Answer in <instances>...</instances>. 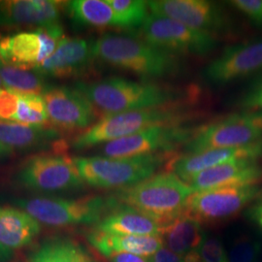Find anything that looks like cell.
<instances>
[{"label":"cell","instance_id":"33","mask_svg":"<svg viewBox=\"0 0 262 262\" xmlns=\"http://www.w3.org/2000/svg\"><path fill=\"white\" fill-rule=\"evenodd\" d=\"M230 4L250 19L253 25L262 28V0H234Z\"/></svg>","mask_w":262,"mask_h":262},{"label":"cell","instance_id":"30","mask_svg":"<svg viewBox=\"0 0 262 262\" xmlns=\"http://www.w3.org/2000/svg\"><path fill=\"white\" fill-rule=\"evenodd\" d=\"M260 254L261 244L249 236L237 238L227 253L229 262H258Z\"/></svg>","mask_w":262,"mask_h":262},{"label":"cell","instance_id":"42","mask_svg":"<svg viewBox=\"0 0 262 262\" xmlns=\"http://www.w3.org/2000/svg\"><path fill=\"white\" fill-rule=\"evenodd\" d=\"M3 86H5V85H4V84H3V81H2V79L0 78V90H1Z\"/></svg>","mask_w":262,"mask_h":262},{"label":"cell","instance_id":"32","mask_svg":"<svg viewBox=\"0 0 262 262\" xmlns=\"http://www.w3.org/2000/svg\"><path fill=\"white\" fill-rule=\"evenodd\" d=\"M19 94L9 89L0 90V120L11 122L18 111Z\"/></svg>","mask_w":262,"mask_h":262},{"label":"cell","instance_id":"22","mask_svg":"<svg viewBox=\"0 0 262 262\" xmlns=\"http://www.w3.org/2000/svg\"><path fill=\"white\" fill-rule=\"evenodd\" d=\"M88 240L107 258L116 253H133L150 257L163 246L160 236L115 234L96 229L88 236Z\"/></svg>","mask_w":262,"mask_h":262},{"label":"cell","instance_id":"14","mask_svg":"<svg viewBox=\"0 0 262 262\" xmlns=\"http://www.w3.org/2000/svg\"><path fill=\"white\" fill-rule=\"evenodd\" d=\"M262 71V40L226 47L210 62L203 77L210 84H226Z\"/></svg>","mask_w":262,"mask_h":262},{"label":"cell","instance_id":"1","mask_svg":"<svg viewBox=\"0 0 262 262\" xmlns=\"http://www.w3.org/2000/svg\"><path fill=\"white\" fill-rule=\"evenodd\" d=\"M102 117L129 111L180 103L182 93L162 84L139 83L121 77H109L75 84Z\"/></svg>","mask_w":262,"mask_h":262},{"label":"cell","instance_id":"36","mask_svg":"<svg viewBox=\"0 0 262 262\" xmlns=\"http://www.w3.org/2000/svg\"><path fill=\"white\" fill-rule=\"evenodd\" d=\"M241 115L246 122L262 131V109L253 112L241 113Z\"/></svg>","mask_w":262,"mask_h":262},{"label":"cell","instance_id":"5","mask_svg":"<svg viewBox=\"0 0 262 262\" xmlns=\"http://www.w3.org/2000/svg\"><path fill=\"white\" fill-rule=\"evenodd\" d=\"M165 159L163 154H154L125 159L78 157L74 161L85 184L98 188L120 189L150 178Z\"/></svg>","mask_w":262,"mask_h":262},{"label":"cell","instance_id":"41","mask_svg":"<svg viewBox=\"0 0 262 262\" xmlns=\"http://www.w3.org/2000/svg\"><path fill=\"white\" fill-rule=\"evenodd\" d=\"M14 150L0 141V159H6L13 154Z\"/></svg>","mask_w":262,"mask_h":262},{"label":"cell","instance_id":"39","mask_svg":"<svg viewBox=\"0 0 262 262\" xmlns=\"http://www.w3.org/2000/svg\"><path fill=\"white\" fill-rule=\"evenodd\" d=\"M249 215L256 225L262 228V200L250 210Z\"/></svg>","mask_w":262,"mask_h":262},{"label":"cell","instance_id":"34","mask_svg":"<svg viewBox=\"0 0 262 262\" xmlns=\"http://www.w3.org/2000/svg\"><path fill=\"white\" fill-rule=\"evenodd\" d=\"M150 262H186L182 256L163 246L150 256Z\"/></svg>","mask_w":262,"mask_h":262},{"label":"cell","instance_id":"24","mask_svg":"<svg viewBox=\"0 0 262 262\" xmlns=\"http://www.w3.org/2000/svg\"><path fill=\"white\" fill-rule=\"evenodd\" d=\"M59 138L60 133L54 128L0 121V141L13 150L39 149Z\"/></svg>","mask_w":262,"mask_h":262},{"label":"cell","instance_id":"40","mask_svg":"<svg viewBox=\"0 0 262 262\" xmlns=\"http://www.w3.org/2000/svg\"><path fill=\"white\" fill-rule=\"evenodd\" d=\"M13 255V250L0 244V262H8Z\"/></svg>","mask_w":262,"mask_h":262},{"label":"cell","instance_id":"18","mask_svg":"<svg viewBox=\"0 0 262 262\" xmlns=\"http://www.w3.org/2000/svg\"><path fill=\"white\" fill-rule=\"evenodd\" d=\"M62 6L56 0H0V27L59 24Z\"/></svg>","mask_w":262,"mask_h":262},{"label":"cell","instance_id":"27","mask_svg":"<svg viewBox=\"0 0 262 262\" xmlns=\"http://www.w3.org/2000/svg\"><path fill=\"white\" fill-rule=\"evenodd\" d=\"M0 78L6 89L21 94H42L49 86L45 78L35 71L7 66L1 61Z\"/></svg>","mask_w":262,"mask_h":262},{"label":"cell","instance_id":"15","mask_svg":"<svg viewBox=\"0 0 262 262\" xmlns=\"http://www.w3.org/2000/svg\"><path fill=\"white\" fill-rule=\"evenodd\" d=\"M262 159V140L246 146L184 154L171 159L167 170L188 184L200 172L236 159Z\"/></svg>","mask_w":262,"mask_h":262},{"label":"cell","instance_id":"2","mask_svg":"<svg viewBox=\"0 0 262 262\" xmlns=\"http://www.w3.org/2000/svg\"><path fill=\"white\" fill-rule=\"evenodd\" d=\"M193 192L188 184L167 171L120 188L111 198L117 204L149 215L163 227L187 210V200Z\"/></svg>","mask_w":262,"mask_h":262},{"label":"cell","instance_id":"25","mask_svg":"<svg viewBox=\"0 0 262 262\" xmlns=\"http://www.w3.org/2000/svg\"><path fill=\"white\" fill-rule=\"evenodd\" d=\"M76 24L93 28H120L119 19L106 0H73L66 4Z\"/></svg>","mask_w":262,"mask_h":262},{"label":"cell","instance_id":"10","mask_svg":"<svg viewBox=\"0 0 262 262\" xmlns=\"http://www.w3.org/2000/svg\"><path fill=\"white\" fill-rule=\"evenodd\" d=\"M262 140V131L246 122L240 114H232L193 132L184 145L186 154L246 146Z\"/></svg>","mask_w":262,"mask_h":262},{"label":"cell","instance_id":"16","mask_svg":"<svg viewBox=\"0 0 262 262\" xmlns=\"http://www.w3.org/2000/svg\"><path fill=\"white\" fill-rule=\"evenodd\" d=\"M94 58L93 42L77 37H64L54 54L33 71L52 78H71L84 73Z\"/></svg>","mask_w":262,"mask_h":262},{"label":"cell","instance_id":"31","mask_svg":"<svg viewBox=\"0 0 262 262\" xmlns=\"http://www.w3.org/2000/svg\"><path fill=\"white\" fill-rule=\"evenodd\" d=\"M200 262H229L225 246L217 237L206 236L199 251Z\"/></svg>","mask_w":262,"mask_h":262},{"label":"cell","instance_id":"12","mask_svg":"<svg viewBox=\"0 0 262 262\" xmlns=\"http://www.w3.org/2000/svg\"><path fill=\"white\" fill-rule=\"evenodd\" d=\"M150 13L175 19L188 28L214 35L226 31L229 21L222 8L206 0L148 1Z\"/></svg>","mask_w":262,"mask_h":262},{"label":"cell","instance_id":"26","mask_svg":"<svg viewBox=\"0 0 262 262\" xmlns=\"http://www.w3.org/2000/svg\"><path fill=\"white\" fill-rule=\"evenodd\" d=\"M28 262H94L89 253L72 240L54 238L41 244Z\"/></svg>","mask_w":262,"mask_h":262},{"label":"cell","instance_id":"21","mask_svg":"<svg viewBox=\"0 0 262 262\" xmlns=\"http://www.w3.org/2000/svg\"><path fill=\"white\" fill-rule=\"evenodd\" d=\"M94 229L115 234L160 236L162 225L134 208L116 203Z\"/></svg>","mask_w":262,"mask_h":262},{"label":"cell","instance_id":"37","mask_svg":"<svg viewBox=\"0 0 262 262\" xmlns=\"http://www.w3.org/2000/svg\"><path fill=\"white\" fill-rule=\"evenodd\" d=\"M240 106L248 109H262V95L250 96L244 95Z\"/></svg>","mask_w":262,"mask_h":262},{"label":"cell","instance_id":"23","mask_svg":"<svg viewBox=\"0 0 262 262\" xmlns=\"http://www.w3.org/2000/svg\"><path fill=\"white\" fill-rule=\"evenodd\" d=\"M41 224L26 211L0 207V244L16 250L31 243L41 232Z\"/></svg>","mask_w":262,"mask_h":262},{"label":"cell","instance_id":"35","mask_svg":"<svg viewBox=\"0 0 262 262\" xmlns=\"http://www.w3.org/2000/svg\"><path fill=\"white\" fill-rule=\"evenodd\" d=\"M110 262H150V257L133 253H116L110 257Z\"/></svg>","mask_w":262,"mask_h":262},{"label":"cell","instance_id":"28","mask_svg":"<svg viewBox=\"0 0 262 262\" xmlns=\"http://www.w3.org/2000/svg\"><path fill=\"white\" fill-rule=\"evenodd\" d=\"M19 94L18 111L13 122L35 126H45L49 122L47 105L42 94Z\"/></svg>","mask_w":262,"mask_h":262},{"label":"cell","instance_id":"8","mask_svg":"<svg viewBox=\"0 0 262 262\" xmlns=\"http://www.w3.org/2000/svg\"><path fill=\"white\" fill-rule=\"evenodd\" d=\"M16 181L27 189L55 193L80 189L84 182L74 159L66 155H37L23 163Z\"/></svg>","mask_w":262,"mask_h":262},{"label":"cell","instance_id":"20","mask_svg":"<svg viewBox=\"0 0 262 262\" xmlns=\"http://www.w3.org/2000/svg\"><path fill=\"white\" fill-rule=\"evenodd\" d=\"M202 223L187 210L162 227L163 246L182 256L186 262H200L199 251L206 238Z\"/></svg>","mask_w":262,"mask_h":262},{"label":"cell","instance_id":"7","mask_svg":"<svg viewBox=\"0 0 262 262\" xmlns=\"http://www.w3.org/2000/svg\"><path fill=\"white\" fill-rule=\"evenodd\" d=\"M142 40L171 55L206 56L217 45L214 35L150 13L140 28Z\"/></svg>","mask_w":262,"mask_h":262},{"label":"cell","instance_id":"19","mask_svg":"<svg viewBox=\"0 0 262 262\" xmlns=\"http://www.w3.org/2000/svg\"><path fill=\"white\" fill-rule=\"evenodd\" d=\"M53 55L37 29L0 36V61L26 70H34Z\"/></svg>","mask_w":262,"mask_h":262},{"label":"cell","instance_id":"11","mask_svg":"<svg viewBox=\"0 0 262 262\" xmlns=\"http://www.w3.org/2000/svg\"><path fill=\"white\" fill-rule=\"evenodd\" d=\"M259 192L256 185L195 191L187 200V211L201 223L225 220L240 212Z\"/></svg>","mask_w":262,"mask_h":262},{"label":"cell","instance_id":"17","mask_svg":"<svg viewBox=\"0 0 262 262\" xmlns=\"http://www.w3.org/2000/svg\"><path fill=\"white\" fill-rule=\"evenodd\" d=\"M262 180V167L257 160L236 159L207 169L188 183L195 192L217 187L253 186Z\"/></svg>","mask_w":262,"mask_h":262},{"label":"cell","instance_id":"29","mask_svg":"<svg viewBox=\"0 0 262 262\" xmlns=\"http://www.w3.org/2000/svg\"><path fill=\"white\" fill-rule=\"evenodd\" d=\"M116 13L120 28H140L149 16L148 1L106 0Z\"/></svg>","mask_w":262,"mask_h":262},{"label":"cell","instance_id":"13","mask_svg":"<svg viewBox=\"0 0 262 262\" xmlns=\"http://www.w3.org/2000/svg\"><path fill=\"white\" fill-rule=\"evenodd\" d=\"M42 96L50 121L59 128L85 129L96 120L97 113L93 104L76 88L49 85Z\"/></svg>","mask_w":262,"mask_h":262},{"label":"cell","instance_id":"3","mask_svg":"<svg viewBox=\"0 0 262 262\" xmlns=\"http://www.w3.org/2000/svg\"><path fill=\"white\" fill-rule=\"evenodd\" d=\"M93 48L95 58L145 78L174 75L181 68L177 56L128 35L105 33L93 42Z\"/></svg>","mask_w":262,"mask_h":262},{"label":"cell","instance_id":"6","mask_svg":"<svg viewBox=\"0 0 262 262\" xmlns=\"http://www.w3.org/2000/svg\"><path fill=\"white\" fill-rule=\"evenodd\" d=\"M14 203L40 224L50 226L97 225L115 207L111 198L95 195L77 199L34 197L17 199Z\"/></svg>","mask_w":262,"mask_h":262},{"label":"cell","instance_id":"9","mask_svg":"<svg viewBox=\"0 0 262 262\" xmlns=\"http://www.w3.org/2000/svg\"><path fill=\"white\" fill-rule=\"evenodd\" d=\"M194 131L183 125L156 126L104 144L103 157L125 159L167 152L185 145Z\"/></svg>","mask_w":262,"mask_h":262},{"label":"cell","instance_id":"4","mask_svg":"<svg viewBox=\"0 0 262 262\" xmlns=\"http://www.w3.org/2000/svg\"><path fill=\"white\" fill-rule=\"evenodd\" d=\"M192 114L183 105L175 103L105 116L78 135L72 146L75 150H84L151 127L182 125L183 122L191 118Z\"/></svg>","mask_w":262,"mask_h":262},{"label":"cell","instance_id":"38","mask_svg":"<svg viewBox=\"0 0 262 262\" xmlns=\"http://www.w3.org/2000/svg\"><path fill=\"white\" fill-rule=\"evenodd\" d=\"M245 95H250V96L262 95V74L254 79V81L250 85L247 94Z\"/></svg>","mask_w":262,"mask_h":262}]
</instances>
